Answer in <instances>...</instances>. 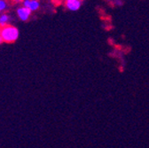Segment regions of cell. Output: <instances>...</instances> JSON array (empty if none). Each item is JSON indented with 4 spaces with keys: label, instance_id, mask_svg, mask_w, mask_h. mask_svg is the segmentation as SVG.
<instances>
[{
    "label": "cell",
    "instance_id": "6da1fadb",
    "mask_svg": "<svg viewBox=\"0 0 149 148\" xmlns=\"http://www.w3.org/2000/svg\"><path fill=\"white\" fill-rule=\"evenodd\" d=\"M0 35H1V38L4 41L11 43L17 40L19 36V31L13 26H7L1 29Z\"/></svg>",
    "mask_w": 149,
    "mask_h": 148
},
{
    "label": "cell",
    "instance_id": "7a4b0ae2",
    "mask_svg": "<svg viewBox=\"0 0 149 148\" xmlns=\"http://www.w3.org/2000/svg\"><path fill=\"white\" fill-rule=\"evenodd\" d=\"M17 13H18L19 18H20L22 21H27L31 13V11L26 7H21L18 9Z\"/></svg>",
    "mask_w": 149,
    "mask_h": 148
},
{
    "label": "cell",
    "instance_id": "3957f363",
    "mask_svg": "<svg viewBox=\"0 0 149 148\" xmlns=\"http://www.w3.org/2000/svg\"><path fill=\"white\" fill-rule=\"evenodd\" d=\"M82 2L78 0H68L66 2V6L68 10L70 11H77L80 8Z\"/></svg>",
    "mask_w": 149,
    "mask_h": 148
},
{
    "label": "cell",
    "instance_id": "277c9868",
    "mask_svg": "<svg viewBox=\"0 0 149 148\" xmlns=\"http://www.w3.org/2000/svg\"><path fill=\"white\" fill-rule=\"evenodd\" d=\"M23 5L24 7L28 8L30 11H36L39 7V3L37 1H35V0H26V1L23 2Z\"/></svg>",
    "mask_w": 149,
    "mask_h": 148
},
{
    "label": "cell",
    "instance_id": "5b68a950",
    "mask_svg": "<svg viewBox=\"0 0 149 148\" xmlns=\"http://www.w3.org/2000/svg\"><path fill=\"white\" fill-rule=\"evenodd\" d=\"M9 21V16L6 14H3L0 16V25L1 26H6L7 22Z\"/></svg>",
    "mask_w": 149,
    "mask_h": 148
},
{
    "label": "cell",
    "instance_id": "8992f818",
    "mask_svg": "<svg viewBox=\"0 0 149 148\" xmlns=\"http://www.w3.org/2000/svg\"><path fill=\"white\" fill-rule=\"evenodd\" d=\"M6 8V3L5 1H2V0H0V12L4 11Z\"/></svg>",
    "mask_w": 149,
    "mask_h": 148
},
{
    "label": "cell",
    "instance_id": "52a82bcc",
    "mask_svg": "<svg viewBox=\"0 0 149 148\" xmlns=\"http://www.w3.org/2000/svg\"><path fill=\"white\" fill-rule=\"evenodd\" d=\"M2 41H3V39H2V38H1V35H0V44L2 43Z\"/></svg>",
    "mask_w": 149,
    "mask_h": 148
}]
</instances>
